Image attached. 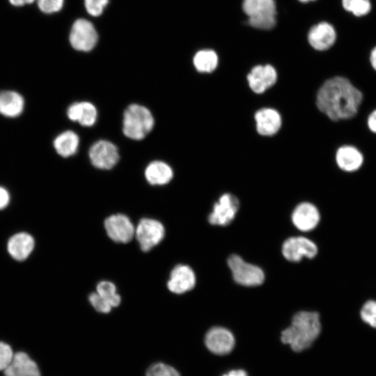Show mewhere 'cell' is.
Instances as JSON below:
<instances>
[{
    "mask_svg": "<svg viewBox=\"0 0 376 376\" xmlns=\"http://www.w3.org/2000/svg\"><path fill=\"white\" fill-rule=\"evenodd\" d=\"M363 100L362 93L347 78L334 77L319 88L316 104L319 110L334 121L353 118Z\"/></svg>",
    "mask_w": 376,
    "mask_h": 376,
    "instance_id": "obj_1",
    "label": "cell"
},
{
    "mask_svg": "<svg viewBox=\"0 0 376 376\" xmlns=\"http://www.w3.org/2000/svg\"><path fill=\"white\" fill-rule=\"evenodd\" d=\"M321 330L318 312L299 311L293 315L290 325L281 331L280 340L293 352L299 353L313 345Z\"/></svg>",
    "mask_w": 376,
    "mask_h": 376,
    "instance_id": "obj_2",
    "label": "cell"
},
{
    "mask_svg": "<svg viewBox=\"0 0 376 376\" xmlns=\"http://www.w3.org/2000/svg\"><path fill=\"white\" fill-rule=\"evenodd\" d=\"M151 111L144 106L132 104L125 110L123 120L124 134L132 140L144 139L154 127Z\"/></svg>",
    "mask_w": 376,
    "mask_h": 376,
    "instance_id": "obj_3",
    "label": "cell"
},
{
    "mask_svg": "<svg viewBox=\"0 0 376 376\" xmlns=\"http://www.w3.org/2000/svg\"><path fill=\"white\" fill-rule=\"evenodd\" d=\"M242 9L248 16V24L253 28L269 30L276 25L274 0H244Z\"/></svg>",
    "mask_w": 376,
    "mask_h": 376,
    "instance_id": "obj_4",
    "label": "cell"
},
{
    "mask_svg": "<svg viewBox=\"0 0 376 376\" xmlns=\"http://www.w3.org/2000/svg\"><path fill=\"white\" fill-rule=\"evenodd\" d=\"M228 265L234 281L244 286H257L265 280L263 271L258 266L245 262L240 256L233 254L228 258Z\"/></svg>",
    "mask_w": 376,
    "mask_h": 376,
    "instance_id": "obj_5",
    "label": "cell"
},
{
    "mask_svg": "<svg viewBox=\"0 0 376 376\" xmlns=\"http://www.w3.org/2000/svg\"><path fill=\"white\" fill-rule=\"evenodd\" d=\"M97 40V33L91 22L85 19H78L73 23L69 40L75 49L89 52L95 47Z\"/></svg>",
    "mask_w": 376,
    "mask_h": 376,
    "instance_id": "obj_6",
    "label": "cell"
},
{
    "mask_svg": "<svg viewBox=\"0 0 376 376\" xmlns=\"http://www.w3.org/2000/svg\"><path fill=\"white\" fill-rule=\"evenodd\" d=\"M207 349L217 356L230 354L235 346L234 334L227 328L213 327L206 333L204 339Z\"/></svg>",
    "mask_w": 376,
    "mask_h": 376,
    "instance_id": "obj_7",
    "label": "cell"
},
{
    "mask_svg": "<svg viewBox=\"0 0 376 376\" xmlns=\"http://www.w3.org/2000/svg\"><path fill=\"white\" fill-rule=\"evenodd\" d=\"M136 238L143 251H148L158 244L164 236V228L156 219H141L135 228Z\"/></svg>",
    "mask_w": 376,
    "mask_h": 376,
    "instance_id": "obj_8",
    "label": "cell"
},
{
    "mask_svg": "<svg viewBox=\"0 0 376 376\" xmlns=\"http://www.w3.org/2000/svg\"><path fill=\"white\" fill-rule=\"evenodd\" d=\"M89 158L92 164L100 169H112L119 160L117 147L107 140L95 142L89 149Z\"/></svg>",
    "mask_w": 376,
    "mask_h": 376,
    "instance_id": "obj_9",
    "label": "cell"
},
{
    "mask_svg": "<svg viewBox=\"0 0 376 376\" xmlns=\"http://www.w3.org/2000/svg\"><path fill=\"white\" fill-rule=\"evenodd\" d=\"M240 207L239 200L230 194H224L214 205L212 212L208 216L212 225L227 226L234 219Z\"/></svg>",
    "mask_w": 376,
    "mask_h": 376,
    "instance_id": "obj_10",
    "label": "cell"
},
{
    "mask_svg": "<svg viewBox=\"0 0 376 376\" xmlns=\"http://www.w3.org/2000/svg\"><path fill=\"white\" fill-rule=\"evenodd\" d=\"M104 228L108 236L114 242L127 243L135 234V228L127 216L113 214L104 221Z\"/></svg>",
    "mask_w": 376,
    "mask_h": 376,
    "instance_id": "obj_11",
    "label": "cell"
},
{
    "mask_svg": "<svg viewBox=\"0 0 376 376\" xmlns=\"http://www.w3.org/2000/svg\"><path fill=\"white\" fill-rule=\"evenodd\" d=\"M282 253L288 260L299 262L303 257L314 258L318 253V247L313 242L306 237H292L283 242Z\"/></svg>",
    "mask_w": 376,
    "mask_h": 376,
    "instance_id": "obj_12",
    "label": "cell"
},
{
    "mask_svg": "<svg viewBox=\"0 0 376 376\" xmlns=\"http://www.w3.org/2000/svg\"><path fill=\"white\" fill-rule=\"evenodd\" d=\"M250 88L257 94L264 93L277 80L275 68L269 64L253 67L246 77Z\"/></svg>",
    "mask_w": 376,
    "mask_h": 376,
    "instance_id": "obj_13",
    "label": "cell"
},
{
    "mask_svg": "<svg viewBox=\"0 0 376 376\" xmlns=\"http://www.w3.org/2000/svg\"><path fill=\"white\" fill-rule=\"evenodd\" d=\"M195 284L196 276L191 268L178 265L172 269L167 286L171 292L182 294L193 289Z\"/></svg>",
    "mask_w": 376,
    "mask_h": 376,
    "instance_id": "obj_14",
    "label": "cell"
},
{
    "mask_svg": "<svg viewBox=\"0 0 376 376\" xmlns=\"http://www.w3.org/2000/svg\"><path fill=\"white\" fill-rule=\"evenodd\" d=\"M336 33L334 27L328 22H322L313 26L308 33V41L316 50L324 51L334 44Z\"/></svg>",
    "mask_w": 376,
    "mask_h": 376,
    "instance_id": "obj_15",
    "label": "cell"
},
{
    "mask_svg": "<svg viewBox=\"0 0 376 376\" xmlns=\"http://www.w3.org/2000/svg\"><path fill=\"white\" fill-rule=\"evenodd\" d=\"M320 219L318 208L312 203L304 202L295 208L292 214L293 224L301 231L315 228Z\"/></svg>",
    "mask_w": 376,
    "mask_h": 376,
    "instance_id": "obj_16",
    "label": "cell"
},
{
    "mask_svg": "<svg viewBox=\"0 0 376 376\" xmlns=\"http://www.w3.org/2000/svg\"><path fill=\"white\" fill-rule=\"evenodd\" d=\"M256 130L262 136H273L281 126V118L279 113L272 108H263L258 110L254 116Z\"/></svg>",
    "mask_w": 376,
    "mask_h": 376,
    "instance_id": "obj_17",
    "label": "cell"
},
{
    "mask_svg": "<svg viewBox=\"0 0 376 376\" xmlns=\"http://www.w3.org/2000/svg\"><path fill=\"white\" fill-rule=\"evenodd\" d=\"M33 237L26 233H19L13 235L7 244L9 254L15 260L22 261L26 260L34 248Z\"/></svg>",
    "mask_w": 376,
    "mask_h": 376,
    "instance_id": "obj_18",
    "label": "cell"
},
{
    "mask_svg": "<svg viewBox=\"0 0 376 376\" xmlns=\"http://www.w3.org/2000/svg\"><path fill=\"white\" fill-rule=\"evenodd\" d=\"M336 162L338 166L343 171L354 172L362 166L363 156L356 147L345 145L337 150Z\"/></svg>",
    "mask_w": 376,
    "mask_h": 376,
    "instance_id": "obj_19",
    "label": "cell"
},
{
    "mask_svg": "<svg viewBox=\"0 0 376 376\" xmlns=\"http://www.w3.org/2000/svg\"><path fill=\"white\" fill-rule=\"evenodd\" d=\"M68 117L72 121L85 127L93 126L97 118L96 107L89 102L72 104L67 110Z\"/></svg>",
    "mask_w": 376,
    "mask_h": 376,
    "instance_id": "obj_20",
    "label": "cell"
},
{
    "mask_svg": "<svg viewBox=\"0 0 376 376\" xmlns=\"http://www.w3.org/2000/svg\"><path fill=\"white\" fill-rule=\"evenodd\" d=\"M173 176L171 167L164 162L153 161L146 168V180L152 185H163L169 183Z\"/></svg>",
    "mask_w": 376,
    "mask_h": 376,
    "instance_id": "obj_21",
    "label": "cell"
},
{
    "mask_svg": "<svg viewBox=\"0 0 376 376\" xmlns=\"http://www.w3.org/2000/svg\"><path fill=\"white\" fill-rule=\"evenodd\" d=\"M22 96L15 91H3L0 93V113L6 117H17L24 109Z\"/></svg>",
    "mask_w": 376,
    "mask_h": 376,
    "instance_id": "obj_22",
    "label": "cell"
},
{
    "mask_svg": "<svg viewBox=\"0 0 376 376\" xmlns=\"http://www.w3.org/2000/svg\"><path fill=\"white\" fill-rule=\"evenodd\" d=\"M79 144V139L78 135L70 130L61 133L54 141V147L56 151L63 157H68L75 154Z\"/></svg>",
    "mask_w": 376,
    "mask_h": 376,
    "instance_id": "obj_23",
    "label": "cell"
},
{
    "mask_svg": "<svg viewBox=\"0 0 376 376\" xmlns=\"http://www.w3.org/2000/svg\"><path fill=\"white\" fill-rule=\"evenodd\" d=\"M218 56L212 49H202L196 53L193 58V63L199 72H212L217 67Z\"/></svg>",
    "mask_w": 376,
    "mask_h": 376,
    "instance_id": "obj_24",
    "label": "cell"
},
{
    "mask_svg": "<svg viewBox=\"0 0 376 376\" xmlns=\"http://www.w3.org/2000/svg\"><path fill=\"white\" fill-rule=\"evenodd\" d=\"M12 363L26 376H40L38 365L25 352H19L14 354Z\"/></svg>",
    "mask_w": 376,
    "mask_h": 376,
    "instance_id": "obj_25",
    "label": "cell"
},
{
    "mask_svg": "<svg viewBox=\"0 0 376 376\" xmlns=\"http://www.w3.org/2000/svg\"><path fill=\"white\" fill-rule=\"evenodd\" d=\"M96 292L112 308L120 303V297L116 292L115 285L107 281L100 282L96 288Z\"/></svg>",
    "mask_w": 376,
    "mask_h": 376,
    "instance_id": "obj_26",
    "label": "cell"
},
{
    "mask_svg": "<svg viewBox=\"0 0 376 376\" xmlns=\"http://www.w3.org/2000/svg\"><path fill=\"white\" fill-rule=\"evenodd\" d=\"M342 5L345 10L357 17L364 16L371 10L370 0H342Z\"/></svg>",
    "mask_w": 376,
    "mask_h": 376,
    "instance_id": "obj_27",
    "label": "cell"
},
{
    "mask_svg": "<svg viewBox=\"0 0 376 376\" xmlns=\"http://www.w3.org/2000/svg\"><path fill=\"white\" fill-rule=\"evenodd\" d=\"M359 315L363 322L376 329V300L366 301L361 306Z\"/></svg>",
    "mask_w": 376,
    "mask_h": 376,
    "instance_id": "obj_28",
    "label": "cell"
},
{
    "mask_svg": "<svg viewBox=\"0 0 376 376\" xmlns=\"http://www.w3.org/2000/svg\"><path fill=\"white\" fill-rule=\"evenodd\" d=\"M146 376H180V375L175 368L168 364L156 363L148 368Z\"/></svg>",
    "mask_w": 376,
    "mask_h": 376,
    "instance_id": "obj_29",
    "label": "cell"
},
{
    "mask_svg": "<svg viewBox=\"0 0 376 376\" xmlns=\"http://www.w3.org/2000/svg\"><path fill=\"white\" fill-rule=\"evenodd\" d=\"M108 1L109 0H84V5L89 15L97 17L102 13Z\"/></svg>",
    "mask_w": 376,
    "mask_h": 376,
    "instance_id": "obj_30",
    "label": "cell"
},
{
    "mask_svg": "<svg viewBox=\"0 0 376 376\" xmlns=\"http://www.w3.org/2000/svg\"><path fill=\"white\" fill-rule=\"evenodd\" d=\"M13 356L10 345L0 342V370H4L11 363Z\"/></svg>",
    "mask_w": 376,
    "mask_h": 376,
    "instance_id": "obj_31",
    "label": "cell"
},
{
    "mask_svg": "<svg viewBox=\"0 0 376 376\" xmlns=\"http://www.w3.org/2000/svg\"><path fill=\"white\" fill-rule=\"evenodd\" d=\"M64 0H38L40 10L47 14L59 11L63 5Z\"/></svg>",
    "mask_w": 376,
    "mask_h": 376,
    "instance_id": "obj_32",
    "label": "cell"
},
{
    "mask_svg": "<svg viewBox=\"0 0 376 376\" xmlns=\"http://www.w3.org/2000/svg\"><path fill=\"white\" fill-rule=\"evenodd\" d=\"M89 301L93 308L98 312L107 313L111 311L112 307L105 301L97 292L89 295Z\"/></svg>",
    "mask_w": 376,
    "mask_h": 376,
    "instance_id": "obj_33",
    "label": "cell"
},
{
    "mask_svg": "<svg viewBox=\"0 0 376 376\" xmlns=\"http://www.w3.org/2000/svg\"><path fill=\"white\" fill-rule=\"evenodd\" d=\"M5 376H26L12 362L4 370Z\"/></svg>",
    "mask_w": 376,
    "mask_h": 376,
    "instance_id": "obj_34",
    "label": "cell"
},
{
    "mask_svg": "<svg viewBox=\"0 0 376 376\" xmlns=\"http://www.w3.org/2000/svg\"><path fill=\"white\" fill-rule=\"evenodd\" d=\"M10 201V195L8 191L0 187V210L5 208Z\"/></svg>",
    "mask_w": 376,
    "mask_h": 376,
    "instance_id": "obj_35",
    "label": "cell"
},
{
    "mask_svg": "<svg viewBox=\"0 0 376 376\" xmlns=\"http://www.w3.org/2000/svg\"><path fill=\"white\" fill-rule=\"evenodd\" d=\"M221 376H249L248 372L241 368H233L221 374Z\"/></svg>",
    "mask_w": 376,
    "mask_h": 376,
    "instance_id": "obj_36",
    "label": "cell"
},
{
    "mask_svg": "<svg viewBox=\"0 0 376 376\" xmlns=\"http://www.w3.org/2000/svg\"><path fill=\"white\" fill-rule=\"evenodd\" d=\"M367 123L369 130L376 134V109L369 115Z\"/></svg>",
    "mask_w": 376,
    "mask_h": 376,
    "instance_id": "obj_37",
    "label": "cell"
},
{
    "mask_svg": "<svg viewBox=\"0 0 376 376\" xmlns=\"http://www.w3.org/2000/svg\"><path fill=\"white\" fill-rule=\"evenodd\" d=\"M15 6H22L25 4L32 3L35 0H8Z\"/></svg>",
    "mask_w": 376,
    "mask_h": 376,
    "instance_id": "obj_38",
    "label": "cell"
},
{
    "mask_svg": "<svg viewBox=\"0 0 376 376\" xmlns=\"http://www.w3.org/2000/svg\"><path fill=\"white\" fill-rule=\"evenodd\" d=\"M370 62L373 69L376 71V47H374L371 51L370 55Z\"/></svg>",
    "mask_w": 376,
    "mask_h": 376,
    "instance_id": "obj_39",
    "label": "cell"
},
{
    "mask_svg": "<svg viewBox=\"0 0 376 376\" xmlns=\"http://www.w3.org/2000/svg\"><path fill=\"white\" fill-rule=\"evenodd\" d=\"M299 1L303 3H306V2H308V1H314V0H299Z\"/></svg>",
    "mask_w": 376,
    "mask_h": 376,
    "instance_id": "obj_40",
    "label": "cell"
}]
</instances>
